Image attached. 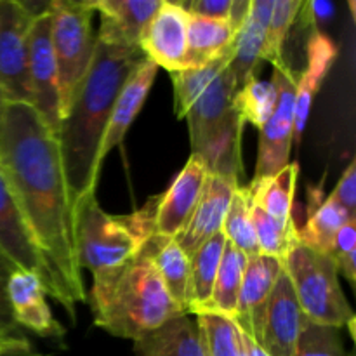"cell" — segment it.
Returning <instances> with one entry per match:
<instances>
[{"mask_svg":"<svg viewBox=\"0 0 356 356\" xmlns=\"http://www.w3.org/2000/svg\"><path fill=\"white\" fill-rule=\"evenodd\" d=\"M6 96H3L2 89H0V127H2V120H3V110H6Z\"/></svg>","mask_w":356,"mask_h":356,"instance_id":"cell-45","label":"cell"},{"mask_svg":"<svg viewBox=\"0 0 356 356\" xmlns=\"http://www.w3.org/2000/svg\"><path fill=\"white\" fill-rule=\"evenodd\" d=\"M153 221L155 197L125 216L106 214L96 193L80 198L72 211L73 247L80 271L87 270L96 278L131 261L155 235Z\"/></svg>","mask_w":356,"mask_h":356,"instance_id":"cell-4","label":"cell"},{"mask_svg":"<svg viewBox=\"0 0 356 356\" xmlns=\"http://www.w3.org/2000/svg\"><path fill=\"white\" fill-rule=\"evenodd\" d=\"M350 219H356L343 205L337 204L330 195L323 193V184L316 188H308V209H306V222L298 228L301 245L309 247L329 256L332 242L341 226Z\"/></svg>","mask_w":356,"mask_h":356,"instance_id":"cell-22","label":"cell"},{"mask_svg":"<svg viewBox=\"0 0 356 356\" xmlns=\"http://www.w3.org/2000/svg\"><path fill=\"white\" fill-rule=\"evenodd\" d=\"M0 356H42L26 336L9 337L0 334Z\"/></svg>","mask_w":356,"mask_h":356,"instance_id":"cell-42","label":"cell"},{"mask_svg":"<svg viewBox=\"0 0 356 356\" xmlns=\"http://www.w3.org/2000/svg\"><path fill=\"white\" fill-rule=\"evenodd\" d=\"M275 104H277V87L273 82L261 80L259 75L250 76L233 97V108L238 111L243 122L254 125L259 131L273 113Z\"/></svg>","mask_w":356,"mask_h":356,"instance_id":"cell-33","label":"cell"},{"mask_svg":"<svg viewBox=\"0 0 356 356\" xmlns=\"http://www.w3.org/2000/svg\"><path fill=\"white\" fill-rule=\"evenodd\" d=\"M334 14V6L330 2H322V0H308L302 2L296 21H301V28H312V33H315L316 26L322 21H327Z\"/></svg>","mask_w":356,"mask_h":356,"instance_id":"cell-40","label":"cell"},{"mask_svg":"<svg viewBox=\"0 0 356 356\" xmlns=\"http://www.w3.org/2000/svg\"><path fill=\"white\" fill-rule=\"evenodd\" d=\"M330 197L337 202L339 205H343L348 212H350L353 218H356V163L351 162L346 167V170L341 176L339 183L336 184V188L332 190Z\"/></svg>","mask_w":356,"mask_h":356,"instance_id":"cell-39","label":"cell"},{"mask_svg":"<svg viewBox=\"0 0 356 356\" xmlns=\"http://www.w3.org/2000/svg\"><path fill=\"white\" fill-rule=\"evenodd\" d=\"M136 356H207L193 315H181L134 341Z\"/></svg>","mask_w":356,"mask_h":356,"instance_id":"cell-23","label":"cell"},{"mask_svg":"<svg viewBox=\"0 0 356 356\" xmlns=\"http://www.w3.org/2000/svg\"><path fill=\"white\" fill-rule=\"evenodd\" d=\"M294 356H348L341 330L308 323L296 346Z\"/></svg>","mask_w":356,"mask_h":356,"instance_id":"cell-36","label":"cell"},{"mask_svg":"<svg viewBox=\"0 0 356 356\" xmlns=\"http://www.w3.org/2000/svg\"><path fill=\"white\" fill-rule=\"evenodd\" d=\"M188 19L190 16L179 2L162 0L139 37L143 54L170 75L186 66Z\"/></svg>","mask_w":356,"mask_h":356,"instance_id":"cell-11","label":"cell"},{"mask_svg":"<svg viewBox=\"0 0 356 356\" xmlns=\"http://www.w3.org/2000/svg\"><path fill=\"white\" fill-rule=\"evenodd\" d=\"M207 170L195 156H190L181 172L163 195L155 197V233L165 238H177L190 222L205 183Z\"/></svg>","mask_w":356,"mask_h":356,"instance_id":"cell-13","label":"cell"},{"mask_svg":"<svg viewBox=\"0 0 356 356\" xmlns=\"http://www.w3.org/2000/svg\"><path fill=\"white\" fill-rule=\"evenodd\" d=\"M7 298L17 327L45 339L65 337V327L52 315L47 305V292L37 275L14 270L7 284Z\"/></svg>","mask_w":356,"mask_h":356,"instance_id":"cell-15","label":"cell"},{"mask_svg":"<svg viewBox=\"0 0 356 356\" xmlns=\"http://www.w3.org/2000/svg\"><path fill=\"white\" fill-rule=\"evenodd\" d=\"M250 216H252L254 233H256L259 254L273 257L284 264L289 254L301 243L294 218H273V216L266 214L263 209L257 207L254 202L252 207H250Z\"/></svg>","mask_w":356,"mask_h":356,"instance_id":"cell-30","label":"cell"},{"mask_svg":"<svg viewBox=\"0 0 356 356\" xmlns=\"http://www.w3.org/2000/svg\"><path fill=\"white\" fill-rule=\"evenodd\" d=\"M236 87L232 72L226 66L211 83L207 89L198 96L193 106L186 115L188 131H190L191 148L202 141L205 134L214 127L218 122L226 117L233 108V97H235Z\"/></svg>","mask_w":356,"mask_h":356,"instance_id":"cell-24","label":"cell"},{"mask_svg":"<svg viewBox=\"0 0 356 356\" xmlns=\"http://www.w3.org/2000/svg\"><path fill=\"white\" fill-rule=\"evenodd\" d=\"M245 266V254H242L238 249L226 242L221 266H219L214 289H212L211 301L202 313H216V315L228 316V318L235 316ZM202 313H198V315H202Z\"/></svg>","mask_w":356,"mask_h":356,"instance_id":"cell-29","label":"cell"},{"mask_svg":"<svg viewBox=\"0 0 356 356\" xmlns=\"http://www.w3.org/2000/svg\"><path fill=\"white\" fill-rule=\"evenodd\" d=\"M233 49L226 52L221 58L207 63L198 68H186L181 72L172 73V86H174V111L179 120L186 118L188 111L193 106L195 101L198 99L202 92L209 87V83L229 65L232 61Z\"/></svg>","mask_w":356,"mask_h":356,"instance_id":"cell-31","label":"cell"},{"mask_svg":"<svg viewBox=\"0 0 356 356\" xmlns=\"http://www.w3.org/2000/svg\"><path fill=\"white\" fill-rule=\"evenodd\" d=\"M14 270L16 268L0 254V334L9 337H23L24 330L14 322L9 298H7V284H9V278Z\"/></svg>","mask_w":356,"mask_h":356,"instance_id":"cell-37","label":"cell"},{"mask_svg":"<svg viewBox=\"0 0 356 356\" xmlns=\"http://www.w3.org/2000/svg\"><path fill=\"white\" fill-rule=\"evenodd\" d=\"M243 184L219 176H209L200 202L191 216L190 222L176 238L188 257L193 256L209 238L221 233L226 212H228L235 191Z\"/></svg>","mask_w":356,"mask_h":356,"instance_id":"cell-17","label":"cell"},{"mask_svg":"<svg viewBox=\"0 0 356 356\" xmlns=\"http://www.w3.org/2000/svg\"><path fill=\"white\" fill-rule=\"evenodd\" d=\"M188 49L186 68H198L214 59L221 58L233 49L236 28L232 21L205 19V17L188 14Z\"/></svg>","mask_w":356,"mask_h":356,"instance_id":"cell-26","label":"cell"},{"mask_svg":"<svg viewBox=\"0 0 356 356\" xmlns=\"http://www.w3.org/2000/svg\"><path fill=\"white\" fill-rule=\"evenodd\" d=\"M334 264H336L337 273L343 275L348 282L355 287V278H356V250H351V252L344 254V256L337 257V259H332Z\"/></svg>","mask_w":356,"mask_h":356,"instance_id":"cell-43","label":"cell"},{"mask_svg":"<svg viewBox=\"0 0 356 356\" xmlns=\"http://www.w3.org/2000/svg\"><path fill=\"white\" fill-rule=\"evenodd\" d=\"M49 9L52 13V51L58 68L59 108L63 118L68 113L96 52L94 10L90 9L89 0H54Z\"/></svg>","mask_w":356,"mask_h":356,"instance_id":"cell-6","label":"cell"},{"mask_svg":"<svg viewBox=\"0 0 356 356\" xmlns=\"http://www.w3.org/2000/svg\"><path fill=\"white\" fill-rule=\"evenodd\" d=\"M90 312L96 327L131 341L186 315L170 299L146 245L131 261L94 278Z\"/></svg>","mask_w":356,"mask_h":356,"instance_id":"cell-3","label":"cell"},{"mask_svg":"<svg viewBox=\"0 0 356 356\" xmlns=\"http://www.w3.org/2000/svg\"><path fill=\"white\" fill-rule=\"evenodd\" d=\"M356 250V219H350L344 222L336 233L332 242V249H330V259H337V257L344 256V254Z\"/></svg>","mask_w":356,"mask_h":356,"instance_id":"cell-41","label":"cell"},{"mask_svg":"<svg viewBox=\"0 0 356 356\" xmlns=\"http://www.w3.org/2000/svg\"><path fill=\"white\" fill-rule=\"evenodd\" d=\"M284 271L309 323L341 330L356 322L330 256L299 243L284 261Z\"/></svg>","mask_w":356,"mask_h":356,"instance_id":"cell-5","label":"cell"},{"mask_svg":"<svg viewBox=\"0 0 356 356\" xmlns=\"http://www.w3.org/2000/svg\"><path fill=\"white\" fill-rule=\"evenodd\" d=\"M245 122L235 108L226 113L221 122L214 125L191 148V155L205 167L209 176L226 177L243 184L245 167L242 160V136Z\"/></svg>","mask_w":356,"mask_h":356,"instance_id":"cell-14","label":"cell"},{"mask_svg":"<svg viewBox=\"0 0 356 356\" xmlns=\"http://www.w3.org/2000/svg\"><path fill=\"white\" fill-rule=\"evenodd\" d=\"M250 207H252V195H250L249 186L243 184L233 195L221 229L226 242L238 249L242 254H245L247 257L259 254Z\"/></svg>","mask_w":356,"mask_h":356,"instance_id":"cell-32","label":"cell"},{"mask_svg":"<svg viewBox=\"0 0 356 356\" xmlns=\"http://www.w3.org/2000/svg\"><path fill=\"white\" fill-rule=\"evenodd\" d=\"M299 177V165L289 162L280 172L259 181H250L249 186L252 202L273 218H292L296 184Z\"/></svg>","mask_w":356,"mask_h":356,"instance_id":"cell-28","label":"cell"},{"mask_svg":"<svg viewBox=\"0 0 356 356\" xmlns=\"http://www.w3.org/2000/svg\"><path fill=\"white\" fill-rule=\"evenodd\" d=\"M0 254L13 264L16 270L35 273L44 284L45 292L54 301H58L70 318L75 320V308L63 296L61 289L56 284L33 235L26 225L23 212L14 198L13 190L7 184L6 176L0 169Z\"/></svg>","mask_w":356,"mask_h":356,"instance_id":"cell-7","label":"cell"},{"mask_svg":"<svg viewBox=\"0 0 356 356\" xmlns=\"http://www.w3.org/2000/svg\"><path fill=\"white\" fill-rule=\"evenodd\" d=\"M0 169L63 296L86 301L73 247L72 207L58 138L33 106L7 103L0 127Z\"/></svg>","mask_w":356,"mask_h":356,"instance_id":"cell-1","label":"cell"},{"mask_svg":"<svg viewBox=\"0 0 356 356\" xmlns=\"http://www.w3.org/2000/svg\"><path fill=\"white\" fill-rule=\"evenodd\" d=\"M240 341H242V346H243V351H245V356H270L256 339H252L250 336H247L242 329H240Z\"/></svg>","mask_w":356,"mask_h":356,"instance_id":"cell-44","label":"cell"},{"mask_svg":"<svg viewBox=\"0 0 356 356\" xmlns=\"http://www.w3.org/2000/svg\"><path fill=\"white\" fill-rule=\"evenodd\" d=\"M145 59L139 47L106 44L96 38V52L89 72L58 129L72 211L80 198L96 193L103 167L99 152L113 103L125 80Z\"/></svg>","mask_w":356,"mask_h":356,"instance_id":"cell-2","label":"cell"},{"mask_svg":"<svg viewBox=\"0 0 356 356\" xmlns=\"http://www.w3.org/2000/svg\"><path fill=\"white\" fill-rule=\"evenodd\" d=\"M275 0H250V9L233 42V54L228 68L236 87H242L252 75H257L263 61L266 30Z\"/></svg>","mask_w":356,"mask_h":356,"instance_id":"cell-21","label":"cell"},{"mask_svg":"<svg viewBox=\"0 0 356 356\" xmlns=\"http://www.w3.org/2000/svg\"><path fill=\"white\" fill-rule=\"evenodd\" d=\"M200 329L207 356H245L240 329L232 318L216 313L193 315Z\"/></svg>","mask_w":356,"mask_h":356,"instance_id":"cell-34","label":"cell"},{"mask_svg":"<svg viewBox=\"0 0 356 356\" xmlns=\"http://www.w3.org/2000/svg\"><path fill=\"white\" fill-rule=\"evenodd\" d=\"M160 3L162 0H89L90 9L101 17L96 38L106 44L139 47V37Z\"/></svg>","mask_w":356,"mask_h":356,"instance_id":"cell-18","label":"cell"},{"mask_svg":"<svg viewBox=\"0 0 356 356\" xmlns=\"http://www.w3.org/2000/svg\"><path fill=\"white\" fill-rule=\"evenodd\" d=\"M51 6V3H49ZM28 76H30L31 106L52 134L58 138L61 108H59L58 68L52 51L51 9L33 17L28 33Z\"/></svg>","mask_w":356,"mask_h":356,"instance_id":"cell-10","label":"cell"},{"mask_svg":"<svg viewBox=\"0 0 356 356\" xmlns=\"http://www.w3.org/2000/svg\"><path fill=\"white\" fill-rule=\"evenodd\" d=\"M153 264L169 292L170 299L188 315L190 309V257L176 238L153 235L146 242Z\"/></svg>","mask_w":356,"mask_h":356,"instance_id":"cell-25","label":"cell"},{"mask_svg":"<svg viewBox=\"0 0 356 356\" xmlns=\"http://www.w3.org/2000/svg\"><path fill=\"white\" fill-rule=\"evenodd\" d=\"M299 72L292 70L289 63L273 68L271 82L277 87V104L259 131L256 170L252 181L264 179L280 172L291 159L294 145V99Z\"/></svg>","mask_w":356,"mask_h":356,"instance_id":"cell-8","label":"cell"},{"mask_svg":"<svg viewBox=\"0 0 356 356\" xmlns=\"http://www.w3.org/2000/svg\"><path fill=\"white\" fill-rule=\"evenodd\" d=\"M156 73H159V66L146 58L129 75V79L125 80L124 87H122V90L118 92L117 99L113 103V110H111L110 122H108L106 134H104L103 145H101V163L106 160V156L110 155V152L115 146L124 143L125 134L131 129L132 122L139 115L149 90H152L153 82L156 79Z\"/></svg>","mask_w":356,"mask_h":356,"instance_id":"cell-20","label":"cell"},{"mask_svg":"<svg viewBox=\"0 0 356 356\" xmlns=\"http://www.w3.org/2000/svg\"><path fill=\"white\" fill-rule=\"evenodd\" d=\"M302 6V0H275L271 10L270 23L266 30V44H264L263 59L270 61L273 68L284 66L287 59L284 58V47L287 35L294 26L296 17Z\"/></svg>","mask_w":356,"mask_h":356,"instance_id":"cell-35","label":"cell"},{"mask_svg":"<svg viewBox=\"0 0 356 356\" xmlns=\"http://www.w3.org/2000/svg\"><path fill=\"white\" fill-rule=\"evenodd\" d=\"M179 6L191 16L229 21L233 0H191V2H179Z\"/></svg>","mask_w":356,"mask_h":356,"instance_id":"cell-38","label":"cell"},{"mask_svg":"<svg viewBox=\"0 0 356 356\" xmlns=\"http://www.w3.org/2000/svg\"><path fill=\"white\" fill-rule=\"evenodd\" d=\"M225 247V235L218 233L190 257V309H188V315H198L207 308L216 277H218L219 266H221Z\"/></svg>","mask_w":356,"mask_h":356,"instance_id":"cell-27","label":"cell"},{"mask_svg":"<svg viewBox=\"0 0 356 356\" xmlns=\"http://www.w3.org/2000/svg\"><path fill=\"white\" fill-rule=\"evenodd\" d=\"M306 58H308L306 68L305 72H299L298 87H296L294 145H301L306 124H308L309 110H312V101L322 87L325 76L329 75L334 61H336L337 45L325 33L315 31L308 38Z\"/></svg>","mask_w":356,"mask_h":356,"instance_id":"cell-19","label":"cell"},{"mask_svg":"<svg viewBox=\"0 0 356 356\" xmlns=\"http://www.w3.org/2000/svg\"><path fill=\"white\" fill-rule=\"evenodd\" d=\"M284 271V264L273 257L257 256L247 257L245 273L238 294V305L233 322L252 339H259L261 323L264 309L271 298L277 280Z\"/></svg>","mask_w":356,"mask_h":356,"instance_id":"cell-16","label":"cell"},{"mask_svg":"<svg viewBox=\"0 0 356 356\" xmlns=\"http://www.w3.org/2000/svg\"><path fill=\"white\" fill-rule=\"evenodd\" d=\"M308 323L291 280L282 271L264 309L257 343L270 356H294L299 337Z\"/></svg>","mask_w":356,"mask_h":356,"instance_id":"cell-12","label":"cell"},{"mask_svg":"<svg viewBox=\"0 0 356 356\" xmlns=\"http://www.w3.org/2000/svg\"><path fill=\"white\" fill-rule=\"evenodd\" d=\"M33 14L17 0H0V89L7 103L31 106L28 33Z\"/></svg>","mask_w":356,"mask_h":356,"instance_id":"cell-9","label":"cell"}]
</instances>
